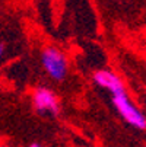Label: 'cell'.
<instances>
[{
  "label": "cell",
  "mask_w": 146,
  "mask_h": 147,
  "mask_svg": "<svg viewBox=\"0 0 146 147\" xmlns=\"http://www.w3.org/2000/svg\"><path fill=\"white\" fill-rule=\"evenodd\" d=\"M41 63L43 67L47 71V74L56 80L61 82L65 80L69 71V64L66 55L56 47H47L41 53Z\"/></svg>",
  "instance_id": "obj_1"
},
{
  "label": "cell",
  "mask_w": 146,
  "mask_h": 147,
  "mask_svg": "<svg viewBox=\"0 0 146 147\" xmlns=\"http://www.w3.org/2000/svg\"><path fill=\"white\" fill-rule=\"evenodd\" d=\"M113 103H114L115 109L118 111V114L123 117V119L127 124H130L132 127H134L137 130H145L146 118H145L143 112L139 111V108H136L133 105V102L130 100L126 90L114 93L113 95Z\"/></svg>",
  "instance_id": "obj_2"
},
{
  "label": "cell",
  "mask_w": 146,
  "mask_h": 147,
  "mask_svg": "<svg viewBox=\"0 0 146 147\" xmlns=\"http://www.w3.org/2000/svg\"><path fill=\"white\" fill-rule=\"evenodd\" d=\"M32 105L37 112L43 115H58L60 103L53 90L47 88H37L32 93Z\"/></svg>",
  "instance_id": "obj_3"
},
{
  "label": "cell",
  "mask_w": 146,
  "mask_h": 147,
  "mask_svg": "<svg viewBox=\"0 0 146 147\" xmlns=\"http://www.w3.org/2000/svg\"><path fill=\"white\" fill-rule=\"evenodd\" d=\"M94 80L98 86L107 89L108 92H111V95L114 93H118V92H123L126 90L124 89V85H123V80L113 71L110 70H99L94 74Z\"/></svg>",
  "instance_id": "obj_4"
},
{
  "label": "cell",
  "mask_w": 146,
  "mask_h": 147,
  "mask_svg": "<svg viewBox=\"0 0 146 147\" xmlns=\"http://www.w3.org/2000/svg\"><path fill=\"white\" fill-rule=\"evenodd\" d=\"M6 50H7L6 44H5V42H0V60H2V58L5 57V54H6Z\"/></svg>",
  "instance_id": "obj_5"
},
{
  "label": "cell",
  "mask_w": 146,
  "mask_h": 147,
  "mask_svg": "<svg viewBox=\"0 0 146 147\" xmlns=\"http://www.w3.org/2000/svg\"><path fill=\"white\" fill-rule=\"evenodd\" d=\"M31 147H43V146L38 144V143H32V144H31Z\"/></svg>",
  "instance_id": "obj_6"
},
{
  "label": "cell",
  "mask_w": 146,
  "mask_h": 147,
  "mask_svg": "<svg viewBox=\"0 0 146 147\" xmlns=\"http://www.w3.org/2000/svg\"><path fill=\"white\" fill-rule=\"evenodd\" d=\"M2 147H9V146H2Z\"/></svg>",
  "instance_id": "obj_7"
}]
</instances>
